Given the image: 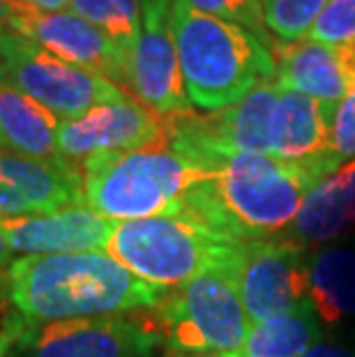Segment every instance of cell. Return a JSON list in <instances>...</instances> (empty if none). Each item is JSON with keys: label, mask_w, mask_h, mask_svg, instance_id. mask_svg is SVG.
I'll list each match as a JSON object with an SVG mask.
<instances>
[{"label": "cell", "mask_w": 355, "mask_h": 357, "mask_svg": "<svg viewBox=\"0 0 355 357\" xmlns=\"http://www.w3.org/2000/svg\"><path fill=\"white\" fill-rule=\"evenodd\" d=\"M164 295L109 252L19 256L10 270L12 318L24 332L54 323L148 314Z\"/></svg>", "instance_id": "obj_1"}, {"label": "cell", "mask_w": 355, "mask_h": 357, "mask_svg": "<svg viewBox=\"0 0 355 357\" xmlns=\"http://www.w3.org/2000/svg\"><path fill=\"white\" fill-rule=\"evenodd\" d=\"M323 176L270 155H236L210 166L178 210L233 242L282 238ZM176 210V212H178Z\"/></svg>", "instance_id": "obj_2"}, {"label": "cell", "mask_w": 355, "mask_h": 357, "mask_svg": "<svg viewBox=\"0 0 355 357\" xmlns=\"http://www.w3.org/2000/svg\"><path fill=\"white\" fill-rule=\"evenodd\" d=\"M171 26L190 102L203 111L238 104L277 77L275 49L249 30L173 0Z\"/></svg>", "instance_id": "obj_3"}, {"label": "cell", "mask_w": 355, "mask_h": 357, "mask_svg": "<svg viewBox=\"0 0 355 357\" xmlns=\"http://www.w3.org/2000/svg\"><path fill=\"white\" fill-rule=\"evenodd\" d=\"M83 199L111 222H134L176 212L210 176L169 143L81 164Z\"/></svg>", "instance_id": "obj_4"}, {"label": "cell", "mask_w": 355, "mask_h": 357, "mask_svg": "<svg viewBox=\"0 0 355 357\" xmlns=\"http://www.w3.org/2000/svg\"><path fill=\"white\" fill-rule=\"evenodd\" d=\"M233 242L190 212H171L134 222H116L107 252L146 284L173 291L203 272L229 265Z\"/></svg>", "instance_id": "obj_5"}, {"label": "cell", "mask_w": 355, "mask_h": 357, "mask_svg": "<svg viewBox=\"0 0 355 357\" xmlns=\"http://www.w3.org/2000/svg\"><path fill=\"white\" fill-rule=\"evenodd\" d=\"M153 325L169 355L238 353L252 321L240 300L233 261L166 293L153 311Z\"/></svg>", "instance_id": "obj_6"}, {"label": "cell", "mask_w": 355, "mask_h": 357, "mask_svg": "<svg viewBox=\"0 0 355 357\" xmlns=\"http://www.w3.org/2000/svg\"><path fill=\"white\" fill-rule=\"evenodd\" d=\"M0 72L60 123L130 97L113 81L65 63L12 30L0 33Z\"/></svg>", "instance_id": "obj_7"}, {"label": "cell", "mask_w": 355, "mask_h": 357, "mask_svg": "<svg viewBox=\"0 0 355 357\" xmlns=\"http://www.w3.org/2000/svg\"><path fill=\"white\" fill-rule=\"evenodd\" d=\"M307 249L286 238L240 242L233 277L252 325L307 307Z\"/></svg>", "instance_id": "obj_8"}, {"label": "cell", "mask_w": 355, "mask_h": 357, "mask_svg": "<svg viewBox=\"0 0 355 357\" xmlns=\"http://www.w3.org/2000/svg\"><path fill=\"white\" fill-rule=\"evenodd\" d=\"M166 143V118L157 116L134 97L97 106L74 120L58 123V157L72 164L134 153Z\"/></svg>", "instance_id": "obj_9"}, {"label": "cell", "mask_w": 355, "mask_h": 357, "mask_svg": "<svg viewBox=\"0 0 355 357\" xmlns=\"http://www.w3.org/2000/svg\"><path fill=\"white\" fill-rule=\"evenodd\" d=\"M7 30L40 44L65 63L100 74L120 88L130 83V53L70 10L37 12L12 3Z\"/></svg>", "instance_id": "obj_10"}, {"label": "cell", "mask_w": 355, "mask_h": 357, "mask_svg": "<svg viewBox=\"0 0 355 357\" xmlns=\"http://www.w3.org/2000/svg\"><path fill=\"white\" fill-rule=\"evenodd\" d=\"M171 7L173 0H153L143 5V26L137 47L130 53L127 83L134 100L162 118H176L194 111L180 72Z\"/></svg>", "instance_id": "obj_11"}, {"label": "cell", "mask_w": 355, "mask_h": 357, "mask_svg": "<svg viewBox=\"0 0 355 357\" xmlns=\"http://www.w3.org/2000/svg\"><path fill=\"white\" fill-rule=\"evenodd\" d=\"M19 341L26 357H155L164 346L153 321L132 316L44 325Z\"/></svg>", "instance_id": "obj_12"}, {"label": "cell", "mask_w": 355, "mask_h": 357, "mask_svg": "<svg viewBox=\"0 0 355 357\" xmlns=\"http://www.w3.org/2000/svg\"><path fill=\"white\" fill-rule=\"evenodd\" d=\"M81 166L0 148V222L49 215L83 205Z\"/></svg>", "instance_id": "obj_13"}, {"label": "cell", "mask_w": 355, "mask_h": 357, "mask_svg": "<svg viewBox=\"0 0 355 357\" xmlns=\"http://www.w3.org/2000/svg\"><path fill=\"white\" fill-rule=\"evenodd\" d=\"M113 229L116 222L90 210L86 203L49 215L0 222V231L19 256L107 252Z\"/></svg>", "instance_id": "obj_14"}, {"label": "cell", "mask_w": 355, "mask_h": 357, "mask_svg": "<svg viewBox=\"0 0 355 357\" xmlns=\"http://www.w3.org/2000/svg\"><path fill=\"white\" fill-rule=\"evenodd\" d=\"M335 111L312 97L279 88L270 118V157L286 164L312 166L323 178L335 173L328 164Z\"/></svg>", "instance_id": "obj_15"}, {"label": "cell", "mask_w": 355, "mask_h": 357, "mask_svg": "<svg viewBox=\"0 0 355 357\" xmlns=\"http://www.w3.org/2000/svg\"><path fill=\"white\" fill-rule=\"evenodd\" d=\"M275 63L279 88L312 97L332 109L342 104L355 77L353 47L335 49L307 37L291 44H275Z\"/></svg>", "instance_id": "obj_16"}, {"label": "cell", "mask_w": 355, "mask_h": 357, "mask_svg": "<svg viewBox=\"0 0 355 357\" xmlns=\"http://www.w3.org/2000/svg\"><path fill=\"white\" fill-rule=\"evenodd\" d=\"M355 229V159L342 164L335 173L323 178L293 219L282 238L298 247H323L344 240Z\"/></svg>", "instance_id": "obj_17"}, {"label": "cell", "mask_w": 355, "mask_h": 357, "mask_svg": "<svg viewBox=\"0 0 355 357\" xmlns=\"http://www.w3.org/2000/svg\"><path fill=\"white\" fill-rule=\"evenodd\" d=\"M307 302L321 325L355 321V242H330L307 258Z\"/></svg>", "instance_id": "obj_18"}, {"label": "cell", "mask_w": 355, "mask_h": 357, "mask_svg": "<svg viewBox=\"0 0 355 357\" xmlns=\"http://www.w3.org/2000/svg\"><path fill=\"white\" fill-rule=\"evenodd\" d=\"M58 123L56 116L21 93L0 72V139L5 150L37 159H56Z\"/></svg>", "instance_id": "obj_19"}, {"label": "cell", "mask_w": 355, "mask_h": 357, "mask_svg": "<svg viewBox=\"0 0 355 357\" xmlns=\"http://www.w3.org/2000/svg\"><path fill=\"white\" fill-rule=\"evenodd\" d=\"M321 341V323L312 307L256 323L238 357H302Z\"/></svg>", "instance_id": "obj_20"}, {"label": "cell", "mask_w": 355, "mask_h": 357, "mask_svg": "<svg viewBox=\"0 0 355 357\" xmlns=\"http://www.w3.org/2000/svg\"><path fill=\"white\" fill-rule=\"evenodd\" d=\"M70 12L100 28L127 53L137 47L143 26L141 0H70Z\"/></svg>", "instance_id": "obj_21"}, {"label": "cell", "mask_w": 355, "mask_h": 357, "mask_svg": "<svg viewBox=\"0 0 355 357\" xmlns=\"http://www.w3.org/2000/svg\"><path fill=\"white\" fill-rule=\"evenodd\" d=\"M328 0H261L268 33L282 44L300 42L309 35Z\"/></svg>", "instance_id": "obj_22"}, {"label": "cell", "mask_w": 355, "mask_h": 357, "mask_svg": "<svg viewBox=\"0 0 355 357\" xmlns=\"http://www.w3.org/2000/svg\"><path fill=\"white\" fill-rule=\"evenodd\" d=\"M307 40L335 49L355 47V0H328Z\"/></svg>", "instance_id": "obj_23"}, {"label": "cell", "mask_w": 355, "mask_h": 357, "mask_svg": "<svg viewBox=\"0 0 355 357\" xmlns=\"http://www.w3.org/2000/svg\"><path fill=\"white\" fill-rule=\"evenodd\" d=\"M187 3L203 14H210V17L249 30L263 44L275 49V42H270V33L266 28V21H263L261 0H187Z\"/></svg>", "instance_id": "obj_24"}, {"label": "cell", "mask_w": 355, "mask_h": 357, "mask_svg": "<svg viewBox=\"0 0 355 357\" xmlns=\"http://www.w3.org/2000/svg\"><path fill=\"white\" fill-rule=\"evenodd\" d=\"M355 58V47H353ZM355 159V77L349 88V93L337 106L335 120H332L330 146H328V164L332 171Z\"/></svg>", "instance_id": "obj_25"}, {"label": "cell", "mask_w": 355, "mask_h": 357, "mask_svg": "<svg viewBox=\"0 0 355 357\" xmlns=\"http://www.w3.org/2000/svg\"><path fill=\"white\" fill-rule=\"evenodd\" d=\"M17 254L12 252L10 242H7L5 233L0 231V307L10 305V270Z\"/></svg>", "instance_id": "obj_26"}, {"label": "cell", "mask_w": 355, "mask_h": 357, "mask_svg": "<svg viewBox=\"0 0 355 357\" xmlns=\"http://www.w3.org/2000/svg\"><path fill=\"white\" fill-rule=\"evenodd\" d=\"M302 357H355V348L339 341H319Z\"/></svg>", "instance_id": "obj_27"}, {"label": "cell", "mask_w": 355, "mask_h": 357, "mask_svg": "<svg viewBox=\"0 0 355 357\" xmlns=\"http://www.w3.org/2000/svg\"><path fill=\"white\" fill-rule=\"evenodd\" d=\"M21 7H28V10H37V12H65L70 10V0H12Z\"/></svg>", "instance_id": "obj_28"}, {"label": "cell", "mask_w": 355, "mask_h": 357, "mask_svg": "<svg viewBox=\"0 0 355 357\" xmlns=\"http://www.w3.org/2000/svg\"><path fill=\"white\" fill-rule=\"evenodd\" d=\"M19 337H21V325L14 321V318H7L5 330L0 332V357H7L12 344L14 341H19Z\"/></svg>", "instance_id": "obj_29"}, {"label": "cell", "mask_w": 355, "mask_h": 357, "mask_svg": "<svg viewBox=\"0 0 355 357\" xmlns=\"http://www.w3.org/2000/svg\"><path fill=\"white\" fill-rule=\"evenodd\" d=\"M12 14V3L10 0H0V33L7 30V21H10Z\"/></svg>", "instance_id": "obj_30"}, {"label": "cell", "mask_w": 355, "mask_h": 357, "mask_svg": "<svg viewBox=\"0 0 355 357\" xmlns=\"http://www.w3.org/2000/svg\"><path fill=\"white\" fill-rule=\"evenodd\" d=\"M169 357H238V353H187V355H169Z\"/></svg>", "instance_id": "obj_31"}, {"label": "cell", "mask_w": 355, "mask_h": 357, "mask_svg": "<svg viewBox=\"0 0 355 357\" xmlns=\"http://www.w3.org/2000/svg\"><path fill=\"white\" fill-rule=\"evenodd\" d=\"M148 3H153V0H141V5H148Z\"/></svg>", "instance_id": "obj_32"}, {"label": "cell", "mask_w": 355, "mask_h": 357, "mask_svg": "<svg viewBox=\"0 0 355 357\" xmlns=\"http://www.w3.org/2000/svg\"><path fill=\"white\" fill-rule=\"evenodd\" d=\"M0 148H3V139H0Z\"/></svg>", "instance_id": "obj_33"}]
</instances>
